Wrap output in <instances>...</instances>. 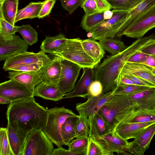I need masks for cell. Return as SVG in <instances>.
<instances>
[{
    "label": "cell",
    "instance_id": "obj_1",
    "mask_svg": "<svg viewBox=\"0 0 155 155\" xmlns=\"http://www.w3.org/2000/svg\"><path fill=\"white\" fill-rule=\"evenodd\" d=\"M155 41V34L137 39L122 52L104 59L94 70V80L99 81L103 93L113 91L117 85L120 71L133 54Z\"/></svg>",
    "mask_w": 155,
    "mask_h": 155
},
{
    "label": "cell",
    "instance_id": "obj_2",
    "mask_svg": "<svg viewBox=\"0 0 155 155\" xmlns=\"http://www.w3.org/2000/svg\"><path fill=\"white\" fill-rule=\"evenodd\" d=\"M48 110L35 102L34 97L11 103L8 106V123L28 133L43 130L48 117Z\"/></svg>",
    "mask_w": 155,
    "mask_h": 155
},
{
    "label": "cell",
    "instance_id": "obj_3",
    "mask_svg": "<svg viewBox=\"0 0 155 155\" xmlns=\"http://www.w3.org/2000/svg\"><path fill=\"white\" fill-rule=\"evenodd\" d=\"M135 110L128 96L115 95L110 97L97 113L112 131Z\"/></svg>",
    "mask_w": 155,
    "mask_h": 155
},
{
    "label": "cell",
    "instance_id": "obj_4",
    "mask_svg": "<svg viewBox=\"0 0 155 155\" xmlns=\"http://www.w3.org/2000/svg\"><path fill=\"white\" fill-rule=\"evenodd\" d=\"M47 110V120L43 130L53 143L58 147L62 146L64 145L61 131L63 125L68 117L78 115L64 107H55Z\"/></svg>",
    "mask_w": 155,
    "mask_h": 155
},
{
    "label": "cell",
    "instance_id": "obj_5",
    "mask_svg": "<svg viewBox=\"0 0 155 155\" xmlns=\"http://www.w3.org/2000/svg\"><path fill=\"white\" fill-rule=\"evenodd\" d=\"M79 38L68 39L67 41L51 54L79 65L82 68H94L97 64L85 51Z\"/></svg>",
    "mask_w": 155,
    "mask_h": 155
},
{
    "label": "cell",
    "instance_id": "obj_6",
    "mask_svg": "<svg viewBox=\"0 0 155 155\" xmlns=\"http://www.w3.org/2000/svg\"><path fill=\"white\" fill-rule=\"evenodd\" d=\"M130 10L114 9L112 17L104 20L90 32L91 38L100 40L105 38H113L120 32L125 24V19Z\"/></svg>",
    "mask_w": 155,
    "mask_h": 155
},
{
    "label": "cell",
    "instance_id": "obj_7",
    "mask_svg": "<svg viewBox=\"0 0 155 155\" xmlns=\"http://www.w3.org/2000/svg\"><path fill=\"white\" fill-rule=\"evenodd\" d=\"M52 143L43 130H31L27 134L22 155H51Z\"/></svg>",
    "mask_w": 155,
    "mask_h": 155
},
{
    "label": "cell",
    "instance_id": "obj_8",
    "mask_svg": "<svg viewBox=\"0 0 155 155\" xmlns=\"http://www.w3.org/2000/svg\"><path fill=\"white\" fill-rule=\"evenodd\" d=\"M155 27V4L140 15L126 28L122 35L133 38L143 37Z\"/></svg>",
    "mask_w": 155,
    "mask_h": 155
},
{
    "label": "cell",
    "instance_id": "obj_9",
    "mask_svg": "<svg viewBox=\"0 0 155 155\" xmlns=\"http://www.w3.org/2000/svg\"><path fill=\"white\" fill-rule=\"evenodd\" d=\"M61 71L58 87L63 94L73 90L81 68V66L69 61L62 59Z\"/></svg>",
    "mask_w": 155,
    "mask_h": 155
},
{
    "label": "cell",
    "instance_id": "obj_10",
    "mask_svg": "<svg viewBox=\"0 0 155 155\" xmlns=\"http://www.w3.org/2000/svg\"><path fill=\"white\" fill-rule=\"evenodd\" d=\"M34 90L12 79L1 83L0 96L5 97L12 102L34 97Z\"/></svg>",
    "mask_w": 155,
    "mask_h": 155
},
{
    "label": "cell",
    "instance_id": "obj_11",
    "mask_svg": "<svg viewBox=\"0 0 155 155\" xmlns=\"http://www.w3.org/2000/svg\"><path fill=\"white\" fill-rule=\"evenodd\" d=\"M113 95V91L103 93L97 97L88 95L86 102L76 104V109L79 115L87 121L88 118L97 113L104 104Z\"/></svg>",
    "mask_w": 155,
    "mask_h": 155
},
{
    "label": "cell",
    "instance_id": "obj_12",
    "mask_svg": "<svg viewBox=\"0 0 155 155\" xmlns=\"http://www.w3.org/2000/svg\"><path fill=\"white\" fill-rule=\"evenodd\" d=\"M51 58L41 50L37 53L26 51L14 55L5 60L3 69L5 71H10L18 66L40 61H48Z\"/></svg>",
    "mask_w": 155,
    "mask_h": 155
},
{
    "label": "cell",
    "instance_id": "obj_13",
    "mask_svg": "<svg viewBox=\"0 0 155 155\" xmlns=\"http://www.w3.org/2000/svg\"><path fill=\"white\" fill-rule=\"evenodd\" d=\"M92 137L113 155L114 152L118 154H130L126 152L129 142L114 131H111L101 137Z\"/></svg>",
    "mask_w": 155,
    "mask_h": 155
},
{
    "label": "cell",
    "instance_id": "obj_14",
    "mask_svg": "<svg viewBox=\"0 0 155 155\" xmlns=\"http://www.w3.org/2000/svg\"><path fill=\"white\" fill-rule=\"evenodd\" d=\"M28 45L15 34L8 39L0 38V61L5 60L14 55L27 51Z\"/></svg>",
    "mask_w": 155,
    "mask_h": 155
},
{
    "label": "cell",
    "instance_id": "obj_15",
    "mask_svg": "<svg viewBox=\"0 0 155 155\" xmlns=\"http://www.w3.org/2000/svg\"><path fill=\"white\" fill-rule=\"evenodd\" d=\"M155 134V123L147 128L133 141L129 142L127 151L136 155L144 154Z\"/></svg>",
    "mask_w": 155,
    "mask_h": 155
},
{
    "label": "cell",
    "instance_id": "obj_16",
    "mask_svg": "<svg viewBox=\"0 0 155 155\" xmlns=\"http://www.w3.org/2000/svg\"><path fill=\"white\" fill-rule=\"evenodd\" d=\"M51 60L40 71H10L8 72V77L10 79L15 80L34 90L35 87L42 81L45 71Z\"/></svg>",
    "mask_w": 155,
    "mask_h": 155
},
{
    "label": "cell",
    "instance_id": "obj_17",
    "mask_svg": "<svg viewBox=\"0 0 155 155\" xmlns=\"http://www.w3.org/2000/svg\"><path fill=\"white\" fill-rule=\"evenodd\" d=\"M83 73L73 90L65 94L63 99L80 97L86 98L88 96V89L93 81L94 71L91 68H83Z\"/></svg>",
    "mask_w": 155,
    "mask_h": 155
},
{
    "label": "cell",
    "instance_id": "obj_18",
    "mask_svg": "<svg viewBox=\"0 0 155 155\" xmlns=\"http://www.w3.org/2000/svg\"><path fill=\"white\" fill-rule=\"evenodd\" d=\"M128 96L135 110H155V87Z\"/></svg>",
    "mask_w": 155,
    "mask_h": 155
},
{
    "label": "cell",
    "instance_id": "obj_19",
    "mask_svg": "<svg viewBox=\"0 0 155 155\" xmlns=\"http://www.w3.org/2000/svg\"><path fill=\"white\" fill-rule=\"evenodd\" d=\"M154 123L155 121L140 123L121 122L116 127L114 131L127 140L135 138L147 128Z\"/></svg>",
    "mask_w": 155,
    "mask_h": 155
},
{
    "label": "cell",
    "instance_id": "obj_20",
    "mask_svg": "<svg viewBox=\"0 0 155 155\" xmlns=\"http://www.w3.org/2000/svg\"><path fill=\"white\" fill-rule=\"evenodd\" d=\"M8 138L14 155H22L26 137L28 133L8 123Z\"/></svg>",
    "mask_w": 155,
    "mask_h": 155
},
{
    "label": "cell",
    "instance_id": "obj_21",
    "mask_svg": "<svg viewBox=\"0 0 155 155\" xmlns=\"http://www.w3.org/2000/svg\"><path fill=\"white\" fill-rule=\"evenodd\" d=\"M33 95L34 97L56 101L63 99L65 94L60 91L57 85L41 81L35 87Z\"/></svg>",
    "mask_w": 155,
    "mask_h": 155
},
{
    "label": "cell",
    "instance_id": "obj_22",
    "mask_svg": "<svg viewBox=\"0 0 155 155\" xmlns=\"http://www.w3.org/2000/svg\"><path fill=\"white\" fill-rule=\"evenodd\" d=\"M62 59L56 56L52 58L45 71L42 82L58 85L61 75Z\"/></svg>",
    "mask_w": 155,
    "mask_h": 155
},
{
    "label": "cell",
    "instance_id": "obj_23",
    "mask_svg": "<svg viewBox=\"0 0 155 155\" xmlns=\"http://www.w3.org/2000/svg\"><path fill=\"white\" fill-rule=\"evenodd\" d=\"M87 121L90 129L89 137H100L112 131L98 113L88 118Z\"/></svg>",
    "mask_w": 155,
    "mask_h": 155
},
{
    "label": "cell",
    "instance_id": "obj_24",
    "mask_svg": "<svg viewBox=\"0 0 155 155\" xmlns=\"http://www.w3.org/2000/svg\"><path fill=\"white\" fill-rule=\"evenodd\" d=\"M81 43L86 53L98 64L105 54L104 50L99 42L89 38L81 40Z\"/></svg>",
    "mask_w": 155,
    "mask_h": 155
},
{
    "label": "cell",
    "instance_id": "obj_25",
    "mask_svg": "<svg viewBox=\"0 0 155 155\" xmlns=\"http://www.w3.org/2000/svg\"><path fill=\"white\" fill-rule=\"evenodd\" d=\"M18 0H5L0 2V18L15 25Z\"/></svg>",
    "mask_w": 155,
    "mask_h": 155
},
{
    "label": "cell",
    "instance_id": "obj_26",
    "mask_svg": "<svg viewBox=\"0 0 155 155\" xmlns=\"http://www.w3.org/2000/svg\"><path fill=\"white\" fill-rule=\"evenodd\" d=\"M44 3V1L31 2L25 7L18 10L16 15L15 23L20 20L26 18H38Z\"/></svg>",
    "mask_w": 155,
    "mask_h": 155
},
{
    "label": "cell",
    "instance_id": "obj_27",
    "mask_svg": "<svg viewBox=\"0 0 155 155\" xmlns=\"http://www.w3.org/2000/svg\"><path fill=\"white\" fill-rule=\"evenodd\" d=\"M68 40L61 33L54 36L46 37L40 46L41 50L45 53L51 54L59 48Z\"/></svg>",
    "mask_w": 155,
    "mask_h": 155
},
{
    "label": "cell",
    "instance_id": "obj_28",
    "mask_svg": "<svg viewBox=\"0 0 155 155\" xmlns=\"http://www.w3.org/2000/svg\"><path fill=\"white\" fill-rule=\"evenodd\" d=\"M155 4V0H144L129 11L125 19V24L118 37H121L127 26L140 15Z\"/></svg>",
    "mask_w": 155,
    "mask_h": 155
},
{
    "label": "cell",
    "instance_id": "obj_29",
    "mask_svg": "<svg viewBox=\"0 0 155 155\" xmlns=\"http://www.w3.org/2000/svg\"><path fill=\"white\" fill-rule=\"evenodd\" d=\"M77 116L68 117L62 127V135L64 145L67 146L74 138H76L75 125Z\"/></svg>",
    "mask_w": 155,
    "mask_h": 155
},
{
    "label": "cell",
    "instance_id": "obj_30",
    "mask_svg": "<svg viewBox=\"0 0 155 155\" xmlns=\"http://www.w3.org/2000/svg\"><path fill=\"white\" fill-rule=\"evenodd\" d=\"M155 121V110L136 109L122 122L140 123Z\"/></svg>",
    "mask_w": 155,
    "mask_h": 155
},
{
    "label": "cell",
    "instance_id": "obj_31",
    "mask_svg": "<svg viewBox=\"0 0 155 155\" xmlns=\"http://www.w3.org/2000/svg\"><path fill=\"white\" fill-rule=\"evenodd\" d=\"M104 12H96L84 15L83 16L80 26L87 32H90L104 20Z\"/></svg>",
    "mask_w": 155,
    "mask_h": 155
},
{
    "label": "cell",
    "instance_id": "obj_32",
    "mask_svg": "<svg viewBox=\"0 0 155 155\" xmlns=\"http://www.w3.org/2000/svg\"><path fill=\"white\" fill-rule=\"evenodd\" d=\"M99 42L104 50L112 55L118 54L127 48L122 41L112 38H105L99 40Z\"/></svg>",
    "mask_w": 155,
    "mask_h": 155
},
{
    "label": "cell",
    "instance_id": "obj_33",
    "mask_svg": "<svg viewBox=\"0 0 155 155\" xmlns=\"http://www.w3.org/2000/svg\"><path fill=\"white\" fill-rule=\"evenodd\" d=\"M89 137L76 138L67 145L68 150L75 155H86Z\"/></svg>",
    "mask_w": 155,
    "mask_h": 155
},
{
    "label": "cell",
    "instance_id": "obj_34",
    "mask_svg": "<svg viewBox=\"0 0 155 155\" xmlns=\"http://www.w3.org/2000/svg\"><path fill=\"white\" fill-rule=\"evenodd\" d=\"M150 87L134 84H118L113 91L114 95L129 96L148 89Z\"/></svg>",
    "mask_w": 155,
    "mask_h": 155
},
{
    "label": "cell",
    "instance_id": "obj_35",
    "mask_svg": "<svg viewBox=\"0 0 155 155\" xmlns=\"http://www.w3.org/2000/svg\"><path fill=\"white\" fill-rule=\"evenodd\" d=\"M18 32L28 45H32L38 41V33L30 25H23L18 26Z\"/></svg>",
    "mask_w": 155,
    "mask_h": 155
},
{
    "label": "cell",
    "instance_id": "obj_36",
    "mask_svg": "<svg viewBox=\"0 0 155 155\" xmlns=\"http://www.w3.org/2000/svg\"><path fill=\"white\" fill-rule=\"evenodd\" d=\"M154 68L141 63L126 62L120 71L119 78L126 75L133 74L139 71H151Z\"/></svg>",
    "mask_w": 155,
    "mask_h": 155
},
{
    "label": "cell",
    "instance_id": "obj_37",
    "mask_svg": "<svg viewBox=\"0 0 155 155\" xmlns=\"http://www.w3.org/2000/svg\"><path fill=\"white\" fill-rule=\"evenodd\" d=\"M18 27L0 18V38L5 40L10 39L18 32Z\"/></svg>",
    "mask_w": 155,
    "mask_h": 155
},
{
    "label": "cell",
    "instance_id": "obj_38",
    "mask_svg": "<svg viewBox=\"0 0 155 155\" xmlns=\"http://www.w3.org/2000/svg\"><path fill=\"white\" fill-rule=\"evenodd\" d=\"M93 137H89L86 155H113Z\"/></svg>",
    "mask_w": 155,
    "mask_h": 155
},
{
    "label": "cell",
    "instance_id": "obj_39",
    "mask_svg": "<svg viewBox=\"0 0 155 155\" xmlns=\"http://www.w3.org/2000/svg\"><path fill=\"white\" fill-rule=\"evenodd\" d=\"M0 155H14L9 142L7 127L0 128Z\"/></svg>",
    "mask_w": 155,
    "mask_h": 155
},
{
    "label": "cell",
    "instance_id": "obj_40",
    "mask_svg": "<svg viewBox=\"0 0 155 155\" xmlns=\"http://www.w3.org/2000/svg\"><path fill=\"white\" fill-rule=\"evenodd\" d=\"M76 138L89 137L90 129L86 119L83 116L78 115L75 125Z\"/></svg>",
    "mask_w": 155,
    "mask_h": 155
},
{
    "label": "cell",
    "instance_id": "obj_41",
    "mask_svg": "<svg viewBox=\"0 0 155 155\" xmlns=\"http://www.w3.org/2000/svg\"><path fill=\"white\" fill-rule=\"evenodd\" d=\"M144 0H115L108 1L114 9H131L134 8Z\"/></svg>",
    "mask_w": 155,
    "mask_h": 155
},
{
    "label": "cell",
    "instance_id": "obj_42",
    "mask_svg": "<svg viewBox=\"0 0 155 155\" xmlns=\"http://www.w3.org/2000/svg\"><path fill=\"white\" fill-rule=\"evenodd\" d=\"M51 59L46 61H40L18 66L12 69L11 71H37L44 68L50 62Z\"/></svg>",
    "mask_w": 155,
    "mask_h": 155
},
{
    "label": "cell",
    "instance_id": "obj_43",
    "mask_svg": "<svg viewBox=\"0 0 155 155\" xmlns=\"http://www.w3.org/2000/svg\"><path fill=\"white\" fill-rule=\"evenodd\" d=\"M84 0H60L63 8L71 14L79 6H81Z\"/></svg>",
    "mask_w": 155,
    "mask_h": 155
},
{
    "label": "cell",
    "instance_id": "obj_44",
    "mask_svg": "<svg viewBox=\"0 0 155 155\" xmlns=\"http://www.w3.org/2000/svg\"><path fill=\"white\" fill-rule=\"evenodd\" d=\"M103 92V87L101 83L99 81L94 80L93 81L88 90V95L97 97Z\"/></svg>",
    "mask_w": 155,
    "mask_h": 155
},
{
    "label": "cell",
    "instance_id": "obj_45",
    "mask_svg": "<svg viewBox=\"0 0 155 155\" xmlns=\"http://www.w3.org/2000/svg\"><path fill=\"white\" fill-rule=\"evenodd\" d=\"M56 1V0H45L38 18H42L48 15L51 13Z\"/></svg>",
    "mask_w": 155,
    "mask_h": 155
},
{
    "label": "cell",
    "instance_id": "obj_46",
    "mask_svg": "<svg viewBox=\"0 0 155 155\" xmlns=\"http://www.w3.org/2000/svg\"><path fill=\"white\" fill-rule=\"evenodd\" d=\"M81 6L85 14L97 12V6L94 0H84Z\"/></svg>",
    "mask_w": 155,
    "mask_h": 155
},
{
    "label": "cell",
    "instance_id": "obj_47",
    "mask_svg": "<svg viewBox=\"0 0 155 155\" xmlns=\"http://www.w3.org/2000/svg\"><path fill=\"white\" fill-rule=\"evenodd\" d=\"M123 76H125L131 80L135 85L150 87H155V85L154 84L141 78L132 74L126 75Z\"/></svg>",
    "mask_w": 155,
    "mask_h": 155
},
{
    "label": "cell",
    "instance_id": "obj_48",
    "mask_svg": "<svg viewBox=\"0 0 155 155\" xmlns=\"http://www.w3.org/2000/svg\"><path fill=\"white\" fill-rule=\"evenodd\" d=\"M132 74L141 78L155 85V75L151 71H139Z\"/></svg>",
    "mask_w": 155,
    "mask_h": 155
},
{
    "label": "cell",
    "instance_id": "obj_49",
    "mask_svg": "<svg viewBox=\"0 0 155 155\" xmlns=\"http://www.w3.org/2000/svg\"><path fill=\"white\" fill-rule=\"evenodd\" d=\"M149 55L138 51L133 54L127 60V62L142 63L149 56Z\"/></svg>",
    "mask_w": 155,
    "mask_h": 155
},
{
    "label": "cell",
    "instance_id": "obj_50",
    "mask_svg": "<svg viewBox=\"0 0 155 155\" xmlns=\"http://www.w3.org/2000/svg\"><path fill=\"white\" fill-rule=\"evenodd\" d=\"M97 7V12H102L110 10L112 7L107 0H94Z\"/></svg>",
    "mask_w": 155,
    "mask_h": 155
},
{
    "label": "cell",
    "instance_id": "obj_51",
    "mask_svg": "<svg viewBox=\"0 0 155 155\" xmlns=\"http://www.w3.org/2000/svg\"><path fill=\"white\" fill-rule=\"evenodd\" d=\"M140 51L149 55L155 56V41L145 46Z\"/></svg>",
    "mask_w": 155,
    "mask_h": 155
},
{
    "label": "cell",
    "instance_id": "obj_52",
    "mask_svg": "<svg viewBox=\"0 0 155 155\" xmlns=\"http://www.w3.org/2000/svg\"><path fill=\"white\" fill-rule=\"evenodd\" d=\"M51 155H75L68 150L64 148L62 146L54 149Z\"/></svg>",
    "mask_w": 155,
    "mask_h": 155
},
{
    "label": "cell",
    "instance_id": "obj_53",
    "mask_svg": "<svg viewBox=\"0 0 155 155\" xmlns=\"http://www.w3.org/2000/svg\"><path fill=\"white\" fill-rule=\"evenodd\" d=\"M141 64L155 68V56L149 55L146 59Z\"/></svg>",
    "mask_w": 155,
    "mask_h": 155
},
{
    "label": "cell",
    "instance_id": "obj_54",
    "mask_svg": "<svg viewBox=\"0 0 155 155\" xmlns=\"http://www.w3.org/2000/svg\"><path fill=\"white\" fill-rule=\"evenodd\" d=\"M119 84L135 85L131 80L125 76L120 77L119 78L117 85Z\"/></svg>",
    "mask_w": 155,
    "mask_h": 155
},
{
    "label": "cell",
    "instance_id": "obj_55",
    "mask_svg": "<svg viewBox=\"0 0 155 155\" xmlns=\"http://www.w3.org/2000/svg\"><path fill=\"white\" fill-rule=\"evenodd\" d=\"M113 14V12L110 10L105 11L104 13V20H106L112 17Z\"/></svg>",
    "mask_w": 155,
    "mask_h": 155
},
{
    "label": "cell",
    "instance_id": "obj_56",
    "mask_svg": "<svg viewBox=\"0 0 155 155\" xmlns=\"http://www.w3.org/2000/svg\"><path fill=\"white\" fill-rule=\"evenodd\" d=\"M12 102L8 99L0 96V104H9Z\"/></svg>",
    "mask_w": 155,
    "mask_h": 155
},
{
    "label": "cell",
    "instance_id": "obj_57",
    "mask_svg": "<svg viewBox=\"0 0 155 155\" xmlns=\"http://www.w3.org/2000/svg\"><path fill=\"white\" fill-rule=\"evenodd\" d=\"M151 72L152 73L155 75V68L153 69L152 71Z\"/></svg>",
    "mask_w": 155,
    "mask_h": 155
},
{
    "label": "cell",
    "instance_id": "obj_58",
    "mask_svg": "<svg viewBox=\"0 0 155 155\" xmlns=\"http://www.w3.org/2000/svg\"><path fill=\"white\" fill-rule=\"evenodd\" d=\"M108 1H112L115 0H107Z\"/></svg>",
    "mask_w": 155,
    "mask_h": 155
},
{
    "label": "cell",
    "instance_id": "obj_59",
    "mask_svg": "<svg viewBox=\"0 0 155 155\" xmlns=\"http://www.w3.org/2000/svg\"><path fill=\"white\" fill-rule=\"evenodd\" d=\"M4 0H0V2H2Z\"/></svg>",
    "mask_w": 155,
    "mask_h": 155
}]
</instances>
